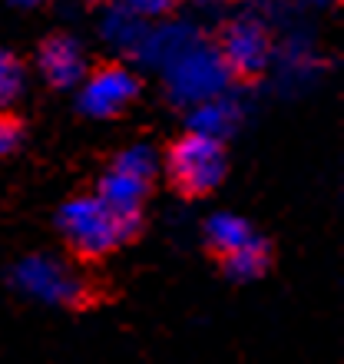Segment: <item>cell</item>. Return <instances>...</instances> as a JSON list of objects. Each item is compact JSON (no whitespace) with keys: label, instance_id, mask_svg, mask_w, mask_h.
I'll list each match as a JSON object with an SVG mask.
<instances>
[{"label":"cell","instance_id":"2","mask_svg":"<svg viewBox=\"0 0 344 364\" xmlns=\"http://www.w3.org/2000/svg\"><path fill=\"white\" fill-rule=\"evenodd\" d=\"M166 73V90L176 103L182 106H199L212 96H222L229 90L232 70L225 67V60L215 47H209L205 40H192L176 53L163 67Z\"/></svg>","mask_w":344,"mask_h":364},{"label":"cell","instance_id":"18","mask_svg":"<svg viewBox=\"0 0 344 364\" xmlns=\"http://www.w3.org/2000/svg\"><path fill=\"white\" fill-rule=\"evenodd\" d=\"M311 4H321V0H311Z\"/></svg>","mask_w":344,"mask_h":364},{"label":"cell","instance_id":"9","mask_svg":"<svg viewBox=\"0 0 344 364\" xmlns=\"http://www.w3.org/2000/svg\"><path fill=\"white\" fill-rule=\"evenodd\" d=\"M242 123V106L232 100V96H212V100H205V103L192 106L189 113V129L199 136H209V139H225V136H232L235 129H239Z\"/></svg>","mask_w":344,"mask_h":364},{"label":"cell","instance_id":"15","mask_svg":"<svg viewBox=\"0 0 344 364\" xmlns=\"http://www.w3.org/2000/svg\"><path fill=\"white\" fill-rule=\"evenodd\" d=\"M172 4L176 0H123V7L133 14V17H139V20H159V17H166L172 10Z\"/></svg>","mask_w":344,"mask_h":364},{"label":"cell","instance_id":"16","mask_svg":"<svg viewBox=\"0 0 344 364\" xmlns=\"http://www.w3.org/2000/svg\"><path fill=\"white\" fill-rule=\"evenodd\" d=\"M20 143H23V126H20V119L0 113V156H10Z\"/></svg>","mask_w":344,"mask_h":364},{"label":"cell","instance_id":"14","mask_svg":"<svg viewBox=\"0 0 344 364\" xmlns=\"http://www.w3.org/2000/svg\"><path fill=\"white\" fill-rule=\"evenodd\" d=\"M23 83H27V70H23V63H20L10 50L0 47V109L10 106L20 93H23Z\"/></svg>","mask_w":344,"mask_h":364},{"label":"cell","instance_id":"5","mask_svg":"<svg viewBox=\"0 0 344 364\" xmlns=\"http://www.w3.org/2000/svg\"><path fill=\"white\" fill-rule=\"evenodd\" d=\"M14 285L40 305H73L83 295V278L57 255H27L14 269Z\"/></svg>","mask_w":344,"mask_h":364},{"label":"cell","instance_id":"17","mask_svg":"<svg viewBox=\"0 0 344 364\" xmlns=\"http://www.w3.org/2000/svg\"><path fill=\"white\" fill-rule=\"evenodd\" d=\"M10 4H17V7H40L43 0H10Z\"/></svg>","mask_w":344,"mask_h":364},{"label":"cell","instance_id":"11","mask_svg":"<svg viewBox=\"0 0 344 364\" xmlns=\"http://www.w3.org/2000/svg\"><path fill=\"white\" fill-rule=\"evenodd\" d=\"M205 239H209V245L215 252H222V255H229V252L242 249L245 242L255 239V232H252V225L242 215H235V212H215L209 222H205Z\"/></svg>","mask_w":344,"mask_h":364},{"label":"cell","instance_id":"13","mask_svg":"<svg viewBox=\"0 0 344 364\" xmlns=\"http://www.w3.org/2000/svg\"><path fill=\"white\" fill-rule=\"evenodd\" d=\"M265 269H268V245L258 235L252 242H245L242 249L225 255V272L232 278H239V282H252V278L265 275Z\"/></svg>","mask_w":344,"mask_h":364},{"label":"cell","instance_id":"4","mask_svg":"<svg viewBox=\"0 0 344 364\" xmlns=\"http://www.w3.org/2000/svg\"><path fill=\"white\" fill-rule=\"evenodd\" d=\"M229 159H225V146L209 136L189 133L166 156V173H169L172 186H179L189 196H205L225 179Z\"/></svg>","mask_w":344,"mask_h":364},{"label":"cell","instance_id":"10","mask_svg":"<svg viewBox=\"0 0 344 364\" xmlns=\"http://www.w3.org/2000/svg\"><path fill=\"white\" fill-rule=\"evenodd\" d=\"M192 40H195V33H192L189 23H163V27H149L146 30V37H143V43H139V50H136V57L163 70L166 63L186 47V43H192Z\"/></svg>","mask_w":344,"mask_h":364},{"label":"cell","instance_id":"12","mask_svg":"<svg viewBox=\"0 0 344 364\" xmlns=\"http://www.w3.org/2000/svg\"><path fill=\"white\" fill-rule=\"evenodd\" d=\"M146 20H139V17H133L126 7H119V10H109L106 14V20H103V37L113 43L116 50H129V53H136L139 50V43H143V37H146Z\"/></svg>","mask_w":344,"mask_h":364},{"label":"cell","instance_id":"6","mask_svg":"<svg viewBox=\"0 0 344 364\" xmlns=\"http://www.w3.org/2000/svg\"><path fill=\"white\" fill-rule=\"evenodd\" d=\"M139 93V80L126 67H100L86 73L80 83V109L93 119H109L119 116L126 106H133Z\"/></svg>","mask_w":344,"mask_h":364},{"label":"cell","instance_id":"8","mask_svg":"<svg viewBox=\"0 0 344 364\" xmlns=\"http://www.w3.org/2000/svg\"><path fill=\"white\" fill-rule=\"evenodd\" d=\"M37 67L47 83H53L60 90H70V87H77V83H83V77H86V50L77 37L57 33V37H50L40 47Z\"/></svg>","mask_w":344,"mask_h":364},{"label":"cell","instance_id":"1","mask_svg":"<svg viewBox=\"0 0 344 364\" xmlns=\"http://www.w3.org/2000/svg\"><path fill=\"white\" fill-rule=\"evenodd\" d=\"M57 225L63 239L70 242V249H77L80 255H90V259H100L106 252L119 249L126 239H133L139 219L116 212L100 196H77L60 209Z\"/></svg>","mask_w":344,"mask_h":364},{"label":"cell","instance_id":"7","mask_svg":"<svg viewBox=\"0 0 344 364\" xmlns=\"http://www.w3.org/2000/svg\"><path fill=\"white\" fill-rule=\"evenodd\" d=\"M222 60L232 73H262L272 60V40H268L265 23L252 14L245 17H235L222 33V47H219Z\"/></svg>","mask_w":344,"mask_h":364},{"label":"cell","instance_id":"3","mask_svg":"<svg viewBox=\"0 0 344 364\" xmlns=\"http://www.w3.org/2000/svg\"><path fill=\"white\" fill-rule=\"evenodd\" d=\"M156 173H159L156 153L146 143H136V146H129V149H123V153L109 163V169H106L103 179H100V192H96V196L103 202H109L116 212L139 219L143 202L156 182Z\"/></svg>","mask_w":344,"mask_h":364}]
</instances>
